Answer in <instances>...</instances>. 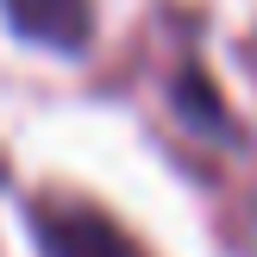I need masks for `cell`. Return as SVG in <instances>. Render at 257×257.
Listing matches in <instances>:
<instances>
[{
  "label": "cell",
  "mask_w": 257,
  "mask_h": 257,
  "mask_svg": "<svg viewBox=\"0 0 257 257\" xmlns=\"http://www.w3.org/2000/svg\"><path fill=\"white\" fill-rule=\"evenodd\" d=\"M25 220H32V238L44 257H145V245L107 207L75 201V195H38L25 207Z\"/></svg>",
  "instance_id": "obj_1"
},
{
  "label": "cell",
  "mask_w": 257,
  "mask_h": 257,
  "mask_svg": "<svg viewBox=\"0 0 257 257\" xmlns=\"http://www.w3.org/2000/svg\"><path fill=\"white\" fill-rule=\"evenodd\" d=\"M7 25L44 50H88L94 38V0H0Z\"/></svg>",
  "instance_id": "obj_2"
},
{
  "label": "cell",
  "mask_w": 257,
  "mask_h": 257,
  "mask_svg": "<svg viewBox=\"0 0 257 257\" xmlns=\"http://www.w3.org/2000/svg\"><path fill=\"white\" fill-rule=\"evenodd\" d=\"M170 94L182 100V113H188V119H201L207 132H232V113H226L220 100H213V88L201 82V69H182V75L170 82Z\"/></svg>",
  "instance_id": "obj_3"
}]
</instances>
